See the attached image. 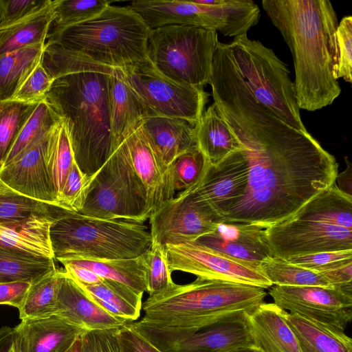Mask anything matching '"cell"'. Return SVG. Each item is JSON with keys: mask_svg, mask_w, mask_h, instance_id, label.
<instances>
[{"mask_svg": "<svg viewBox=\"0 0 352 352\" xmlns=\"http://www.w3.org/2000/svg\"><path fill=\"white\" fill-rule=\"evenodd\" d=\"M214 103L241 144L248 168L243 197L224 221L268 228L294 214L335 184L338 164L309 132L289 126L258 102L226 49L213 56Z\"/></svg>", "mask_w": 352, "mask_h": 352, "instance_id": "cell-1", "label": "cell"}, {"mask_svg": "<svg viewBox=\"0 0 352 352\" xmlns=\"http://www.w3.org/2000/svg\"><path fill=\"white\" fill-rule=\"evenodd\" d=\"M263 8L292 52L299 109L330 105L341 89L333 76L336 12L328 0H263Z\"/></svg>", "mask_w": 352, "mask_h": 352, "instance_id": "cell-2", "label": "cell"}, {"mask_svg": "<svg viewBox=\"0 0 352 352\" xmlns=\"http://www.w3.org/2000/svg\"><path fill=\"white\" fill-rule=\"evenodd\" d=\"M80 65L56 77L45 100L64 122L75 162L90 177L112 149L108 81L116 69L85 60Z\"/></svg>", "mask_w": 352, "mask_h": 352, "instance_id": "cell-3", "label": "cell"}, {"mask_svg": "<svg viewBox=\"0 0 352 352\" xmlns=\"http://www.w3.org/2000/svg\"><path fill=\"white\" fill-rule=\"evenodd\" d=\"M150 31L129 6L110 5L92 19L49 32L45 43L83 60L125 71L147 60Z\"/></svg>", "mask_w": 352, "mask_h": 352, "instance_id": "cell-4", "label": "cell"}, {"mask_svg": "<svg viewBox=\"0 0 352 352\" xmlns=\"http://www.w3.org/2000/svg\"><path fill=\"white\" fill-rule=\"evenodd\" d=\"M273 257L287 260L324 252L352 250V197L334 184L292 217L265 229Z\"/></svg>", "mask_w": 352, "mask_h": 352, "instance_id": "cell-5", "label": "cell"}, {"mask_svg": "<svg viewBox=\"0 0 352 352\" xmlns=\"http://www.w3.org/2000/svg\"><path fill=\"white\" fill-rule=\"evenodd\" d=\"M266 295L260 287L197 278L185 285L173 283L149 295L142 305V319L182 325L204 324L234 312H251L264 302Z\"/></svg>", "mask_w": 352, "mask_h": 352, "instance_id": "cell-6", "label": "cell"}, {"mask_svg": "<svg viewBox=\"0 0 352 352\" xmlns=\"http://www.w3.org/2000/svg\"><path fill=\"white\" fill-rule=\"evenodd\" d=\"M147 228L143 223L100 219L64 210L50 229L54 258L60 262L135 258L152 246Z\"/></svg>", "mask_w": 352, "mask_h": 352, "instance_id": "cell-7", "label": "cell"}, {"mask_svg": "<svg viewBox=\"0 0 352 352\" xmlns=\"http://www.w3.org/2000/svg\"><path fill=\"white\" fill-rule=\"evenodd\" d=\"M225 44L237 74L254 98L289 126L307 130L287 65L272 49L247 34Z\"/></svg>", "mask_w": 352, "mask_h": 352, "instance_id": "cell-8", "label": "cell"}, {"mask_svg": "<svg viewBox=\"0 0 352 352\" xmlns=\"http://www.w3.org/2000/svg\"><path fill=\"white\" fill-rule=\"evenodd\" d=\"M217 32L184 25L152 29L147 42V58L168 78L204 89L209 84Z\"/></svg>", "mask_w": 352, "mask_h": 352, "instance_id": "cell-9", "label": "cell"}, {"mask_svg": "<svg viewBox=\"0 0 352 352\" xmlns=\"http://www.w3.org/2000/svg\"><path fill=\"white\" fill-rule=\"evenodd\" d=\"M82 215L143 223L151 216L145 188L131 164L122 140L101 168L90 177Z\"/></svg>", "mask_w": 352, "mask_h": 352, "instance_id": "cell-10", "label": "cell"}, {"mask_svg": "<svg viewBox=\"0 0 352 352\" xmlns=\"http://www.w3.org/2000/svg\"><path fill=\"white\" fill-rule=\"evenodd\" d=\"M249 312L232 313L214 321L192 326L161 325L140 320L133 328L164 352H226L252 348Z\"/></svg>", "mask_w": 352, "mask_h": 352, "instance_id": "cell-11", "label": "cell"}, {"mask_svg": "<svg viewBox=\"0 0 352 352\" xmlns=\"http://www.w3.org/2000/svg\"><path fill=\"white\" fill-rule=\"evenodd\" d=\"M120 74L151 116L177 118L198 123L208 98L204 89L168 78L148 59L134 68L120 71Z\"/></svg>", "mask_w": 352, "mask_h": 352, "instance_id": "cell-12", "label": "cell"}, {"mask_svg": "<svg viewBox=\"0 0 352 352\" xmlns=\"http://www.w3.org/2000/svg\"><path fill=\"white\" fill-rule=\"evenodd\" d=\"M153 241L162 247L195 241L224 220L192 192L182 190L149 217Z\"/></svg>", "mask_w": 352, "mask_h": 352, "instance_id": "cell-13", "label": "cell"}, {"mask_svg": "<svg viewBox=\"0 0 352 352\" xmlns=\"http://www.w3.org/2000/svg\"><path fill=\"white\" fill-rule=\"evenodd\" d=\"M269 294L279 308L336 332L352 319V295L335 287L275 285Z\"/></svg>", "mask_w": 352, "mask_h": 352, "instance_id": "cell-14", "label": "cell"}, {"mask_svg": "<svg viewBox=\"0 0 352 352\" xmlns=\"http://www.w3.org/2000/svg\"><path fill=\"white\" fill-rule=\"evenodd\" d=\"M164 248L171 272L182 271L197 278L246 284L263 289L272 285L259 267L228 258L195 241L168 245Z\"/></svg>", "mask_w": 352, "mask_h": 352, "instance_id": "cell-15", "label": "cell"}, {"mask_svg": "<svg viewBox=\"0 0 352 352\" xmlns=\"http://www.w3.org/2000/svg\"><path fill=\"white\" fill-rule=\"evenodd\" d=\"M152 30L167 25L197 26L228 36L235 18L232 6L221 0L215 6L192 1L138 0L129 6Z\"/></svg>", "mask_w": 352, "mask_h": 352, "instance_id": "cell-16", "label": "cell"}, {"mask_svg": "<svg viewBox=\"0 0 352 352\" xmlns=\"http://www.w3.org/2000/svg\"><path fill=\"white\" fill-rule=\"evenodd\" d=\"M247 176V164L239 150L217 165L208 162L199 182L188 189L222 217L244 195Z\"/></svg>", "mask_w": 352, "mask_h": 352, "instance_id": "cell-17", "label": "cell"}, {"mask_svg": "<svg viewBox=\"0 0 352 352\" xmlns=\"http://www.w3.org/2000/svg\"><path fill=\"white\" fill-rule=\"evenodd\" d=\"M265 229L252 223L223 221L195 242L228 258L260 268L262 262L272 257Z\"/></svg>", "mask_w": 352, "mask_h": 352, "instance_id": "cell-18", "label": "cell"}, {"mask_svg": "<svg viewBox=\"0 0 352 352\" xmlns=\"http://www.w3.org/2000/svg\"><path fill=\"white\" fill-rule=\"evenodd\" d=\"M51 131L29 146L16 160L0 169V179L16 192L56 206L46 166Z\"/></svg>", "mask_w": 352, "mask_h": 352, "instance_id": "cell-19", "label": "cell"}, {"mask_svg": "<svg viewBox=\"0 0 352 352\" xmlns=\"http://www.w3.org/2000/svg\"><path fill=\"white\" fill-rule=\"evenodd\" d=\"M142 123L124 141L133 168L142 183L151 214L174 197L173 173L166 170L155 155Z\"/></svg>", "mask_w": 352, "mask_h": 352, "instance_id": "cell-20", "label": "cell"}, {"mask_svg": "<svg viewBox=\"0 0 352 352\" xmlns=\"http://www.w3.org/2000/svg\"><path fill=\"white\" fill-rule=\"evenodd\" d=\"M84 329L54 314L26 318L13 328V352H66Z\"/></svg>", "mask_w": 352, "mask_h": 352, "instance_id": "cell-21", "label": "cell"}, {"mask_svg": "<svg viewBox=\"0 0 352 352\" xmlns=\"http://www.w3.org/2000/svg\"><path fill=\"white\" fill-rule=\"evenodd\" d=\"M141 125L157 160L172 173V164L179 156L198 148L197 124L188 120L151 116L144 119Z\"/></svg>", "mask_w": 352, "mask_h": 352, "instance_id": "cell-22", "label": "cell"}, {"mask_svg": "<svg viewBox=\"0 0 352 352\" xmlns=\"http://www.w3.org/2000/svg\"><path fill=\"white\" fill-rule=\"evenodd\" d=\"M55 314L85 331L114 329L126 324L95 302L65 270L57 293Z\"/></svg>", "mask_w": 352, "mask_h": 352, "instance_id": "cell-23", "label": "cell"}, {"mask_svg": "<svg viewBox=\"0 0 352 352\" xmlns=\"http://www.w3.org/2000/svg\"><path fill=\"white\" fill-rule=\"evenodd\" d=\"M252 349L257 352H302L298 340L274 303L263 302L247 316Z\"/></svg>", "mask_w": 352, "mask_h": 352, "instance_id": "cell-24", "label": "cell"}, {"mask_svg": "<svg viewBox=\"0 0 352 352\" xmlns=\"http://www.w3.org/2000/svg\"><path fill=\"white\" fill-rule=\"evenodd\" d=\"M108 99L113 148L151 114L122 78L120 70L109 76Z\"/></svg>", "mask_w": 352, "mask_h": 352, "instance_id": "cell-25", "label": "cell"}, {"mask_svg": "<svg viewBox=\"0 0 352 352\" xmlns=\"http://www.w3.org/2000/svg\"><path fill=\"white\" fill-rule=\"evenodd\" d=\"M61 213L34 214L19 223L0 225V248L31 257L54 260L50 229Z\"/></svg>", "mask_w": 352, "mask_h": 352, "instance_id": "cell-26", "label": "cell"}, {"mask_svg": "<svg viewBox=\"0 0 352 352\" xmlns=\"http://www.w3.org/2000/svg\"><path fill=\"white\" fill-rule=\"evenodd\" d=\"M197 147L211 165H217L241 146L213 102L196 126Z\"/></svg>", "mask_w": 352, "mask_h": 352, "instance_id": "cell-27", "label": "cell"}, {"mask_svg": "<svg viewBox=\"0 0 352 352\" xmlns=\"http://www.w3.org/2000/svg\"><path fill=\"white\" fill-rule=\"evenodd\" d=\"M148 252L140 256L125 259H69L71 264L91 270L102 279L116 281L142 294L147 292L148 274Z\"/></svg>", "mask_w": 352, "mask_h": 352, "instance_id": "cell-28", "label": "cell"}, {"mask_svg": "<svg viewBox=\"0 0 352 352\" xmlns=\"http://www.w3.org/2000/svg\"><path fill=\"white\" fill-rule=\"evenodd\" d=\"M76 283L95 302L123 322L131 323L139 318L142 294L128 286L107 279L94 285Z\"/></svg>", "mask_w": 352, "mask_h": 352, "instance_id": "cell-29", "label": "cell"}, {"mask_svg": "<svg viewBox=\"0 0 352 352\" xmlns=\"http://www.w3.org/2000/svg\"><path fill=\"white\" fill-rule=\"evenodd\" d=\"M283 316L294 333L302 352H352V340L283 309Z\"/></svg>", "mask_w": 352, "mask_h": 352, "instance_id": "cell-30", "label": "cell"}, {"mask_svg": "<svg viewBox=\"0 0 352 352\" xmlns=\"http://www.w3.org/2000/svg\"><path fill=\"white\" fill-rule=\"evenodd\" d=\"M56 1L20 22L0 28V56L29 45L45 43L53 21Z\"/></svg>", "mask_w": 352, "mask_h": 352, "instance_id": "cell-31", "label": "cell"}, {"mask_svg": "<svg viewBox=\"0 0 352 352\" xmlns=\"http://www.w3.org/2000/svg\"><path fill=\"white\" fill-rule=\"evenodd\" d=\"M45 43L29 45L0 56V100H10L41 62Z\"/></svg>", "mask_w": 352, "mask_h": 352, "instance_id": "cell-32", "label": "cell"}, {"mask_svg": "<svg viewBox=\"0 0 352 352\" xmlns=\"http://www.w3.org/2000/svg\"><path fill=\"white\" fill-rule=\"evenodd\" d=\"M74 162L69 135L61 120L51 131L46 150L47 170L56 204L67 176Z\"/></svg>", "mask_w": 352, "mask_h": 352, "instance_id": "cell-33", "label": "cell"}, {"mask_svg": "<svg viewBox=\"0 0 352 352\" xmlns=\"http://www.w3.org/2000/svg\"><path fill=\"white\" fill-rule=\"evenodd\" d=\"M63 273L64 270L56 268L31 283L19 309L21 320L47 317L56 314L57 293Z\"/></svg>", "mask_w": 352, "mask_h": 352, "instance_id": "cell-34", "label": "cell"}, {"mask_svg": "<svg viewBox=\"0 0 352 352\" xmlns=\"http://www.w3.org/2000/svg\"><path fill=\"white\" fill-rule=\"evenodd\" d=\"M55 269L54 259L31 257L0 248V283H32Z\"/></svg>", "mask_w": 352, "mask_h": 352, "instance_id": "cell-35", "label": "cell"}, {"mask_svg": "<svg viewBox=\"0 0 352 352\" xmlns=\"http://www.w3.org/2000/svg\"><path fill=\"white\" fill-rule=\"evenodd\" d=\"M61 120L45 100L40 102L15 140L3 167L16 160L29 146L47 135Z\"/></svg>", "mask_w": 352, "mask_h": 352, "instance_id": "cell-36", "label": "cell"}, {"mask_svg": "<svg viewBox=\"0 0 352 352\" xmlns=\"http://www.w3.org/2000/svg\"><path fill=\"white\" fill-rule=\"evenodd\" d=\"M260 270L275 285L332 287L321 274L276 257L262 262Z\"/></svg>", "mask_w": 352, "mask_h": 352, "instance_id": "cell-37", "label": "cell"}, {"mask_svg": "<svg viewBox=\"0 0 352 352\" xmlns=\"http://www.w3.org/2000/svg\"><path fill=\"white\" fill-rule=\"evenodd\" d=\"M38 103L0 100V169L23 126Z\"/></svg>", "mask_w": 352, "mask_h": 352, "instance_id": "cell-38", "label": "cell"}, {"mask_svg": "<svg viewBox=\"0 0 352 352\" xmlns=\"http://www.w3.org/2000/svg\"><path fill=\"white\" fill-rule=\"evenodd\" d=\"M63 210L14 192L0 197V225L19 223L34 214L58 215Z\"/></svg>", "mask_w": 352, "mask_h": 352, "instance_id": "cell-39", "label": "cell"}, {"mask_svg": "<svg viewBox=\"0 0 352 352\" xmlns=\"http://www.w3.org/2000/svg\"><path fill=\"white\" fill-rule=\"evenodd\" d=\"M111 1L107 0H56L50 31L87 21L100 14Z\"/></svg>", "mask_w": 352, "mask_h": 352, "instance_id": "cell-40", "label": "cell"}, {"mask_svg": "<svg viewBox=\"0 0 352 352\" xmlns=\"http://www.w3.org/2000/svg\"><path fill=\"white\" fill-rule=\"evenodd\" d=\"M208 164L207 159L199 148L179 156L172 164L175 191L184 190L196 185L201 179Z\"/></svg>", "mask_w": 352, "mask_h": 352, "instance_id": "cell-41", "label": "cell"}, {"mask_svg": "<svg viewBox=\"0 0 352 352\" xmlns=\"http://www.w3.org/2000/svg\"><path fill=\"white\" fill-rule=\"evenodd\" d=\"M352 16H344L338 23L335 32V65L333 76L336 79L343 78L352 81Z\"/></svg>", "mask_w": 352, "mask_h": 352, "instance_id": "cell-42", "label": "cell"}, {"mask_svg": "<svg viewBox=\"0 0 352 352\" xmlns=\"http://www.w3.org/2000/svg\"><path fill=\"white\" fill-rule=\"evenodd\" d=\"M90 177L85 175L76 162L67 176L56 206L63 209L78 212L85 199Z\"/></svg>", "mask_w": 352, "mask_h": 352, "instance_id": "cell-43", "label": "cell"}, {"mask_svg": "<svg viewBox=\"0 0 352 352\" xmlns=\"http://www.w3.org/2000/svg\"><path fill=\"white\" fill-rule=\"evenodd\" d=\"M54 80L41 62L10 100L25 103H39L45 99Z\"/></svg>", "mask_w": 352, "mask_h": 352, "instance_id": "cell-44", "label": "cell"}, {"mask_svg": "<svg viewBox=\"0 0 352 352\" xmlns=\"http://www.w3.org/2000/svg\"><path fill=\"white\" fill-rule=\"evenodd\" d=\"M286 261L320 274L352 263V250L319 252L294 256Z\"/></svg>", "mask_w": 352, "mask_h": 352, "instance_id": "cell-45", "label": "cell"}, {"mask_svg": "<svg viewBox=\"0 0 352 352\" xmlns=\"http://www.w3.org/2000/svg\"><path fill=\"white\" fill-rule=\"evenodd\" d=\"M148 254V274L146 292L151 295L163 290L174 282L166 261L164 248L153 241Z\"/></svg>", "mask_w": 352, "mask_h": 352, "instance_id": "cell-46", "label": "cell"}, {"mask_svg": "<svg viewBox=\"0 0 352 352\" xmlns=\"http://www.w3.org/2000/svg\"><path fill=\"white\" fill-rule=\"evenodd\" d=\"M52 0H0V28L20 22L48 7Z\"/></svg>", "mask_w": 352, "mask_h": 352, "instance_id": "cell-47", "label": "cell"}, {"mask_svg": "<svg viewBox=\"0 0 352 352\" xmlns=\"http://www.w3.org/2000/svg\"><path fill=\"white\" fill-rule=\"evenodd\" d=\"M118 328L84 331L82 352H127L120 340Z\"/></svg>", "mask_w": 352, "mask_h": 352, "instance_id": "cell-48", "label": "cell"}, {"mask_svg": "<svg viewBox=\"0 0 352 352\" xmlns=\"http://www.w3.org/2000/svg\"><path fill=\"white\" fill-rule=\"evenodd\" d=\"M118 335L122 345L127 352H164L138 332L131 323L120 327Z\"/></svg>", "mask_w": 352, "mask_h": 352, "instance_id": "cell-49", "label": "cell"}, {"mask_svg": "<svg viewBox=\"0 0 352 352\" xmlns=\"http://www.w3.org/2000/svg\"><path fill=\"white\" fill-rule=\"evenodd\" d=\"M30 282L14 281L0 283V305H8L19 309L31 285Z\"/></svg>", "mask_w": 352, "mask_h": 352, "instance_id": "cell-50", "label": "cell"}, {"mask_svg": "<svg viewBox=\"0 0 352 352\" xmlns=\"http://www.w3.org/2000/svg\"><path fill=\"white\" fill-rule=\"evenodd\" d=\"M332 287L352 295V263L320 273Z\"/></svg>", "mask_w": 352, "mask_h": 352, "instance_id": "cell-51", "label": "cell"}, {"mask_svg": "<svg viewBox=\"0 0 352 352\" xmlns=\"http://www.w3.org/2000/svg\"><path fill=\"white\" fill-rule=\"evenodd\" d=\"M65 272L76 283L85 285H94L102 282L103 279L91 270L63 261Z\"/></svg>", "mask_w": 352, "mask_h": 352, "instance_id": "cell-52", "label": "cell"}, {"mask_svg": "<svg viewBox=\"0 0 352 352\" xmlns=\"http://www.w3.org/2000/svg\"><path fill=\"white\" fill-rule=\"evenodd\" d=\"M345 160L347 167L341 173H338L336 180L338 186H336L346 195L352 197V168L349 160L345 157Z\"/></svg>", "mask_w": 352, "mask_h": 352, "instance_id": "cell-53", "label": "cell"}, {"mask_svg": "<svg viewBox=\"0 0 352 352\" xmlns=\"http://www.w3.org/2000/svg\"><path fill=\"white\" fill-rule=\"evenodd\" d=\"M13 344V328L3 326L0 328V352H10Z\"/></svg>", "mask_w": 352, "mask_h": 352, "instance_id": "cell-54", "label": "cell"}, {"mask_svg": "<svg viewBox=\"0 0 352 352\" xmlns=\"http://www.w3.org/2000/svg\"><path fill=\"white\" fill-rule=\"evenodd\" d=\"M66 352H82L81 336L76 340L74 344Z\"/></svg>", "mask_w": 352, "mask_h": 352, "instance_id": "cell-55", "label": "cell"}, {"mask_svg": "<svg viewBox=\"0 0 352 352\" xmlns=\"http://www.w3.org/2000/svg\"><path fill=\"white\" fill-rule=\"evenodd\" d=\"M14 191L4 184L0 179V197L7 195Z\"/></svg>", "mask_w": 352, "mask_h": 352, "instance_id": "cell-56", "label": "cell"}, {"mask_svg": "<svg viewBox=\"0 0 352 352\" xmlns=\"http://www.w3.org/2000/svg\"><path fill=\"white\" fill-rule=\"evenodd\" d=\"M226 352H254V350L252 348L245 347V348H239L233 350H230Z\"/></svg>", "mask_w": 352, "mask_h": 352, "instance_id": "cell-57", "label": "cell"}, {"mask_svg": "<svg viewBox=\"0 0 352 352\" xmlns=\"http://www.w3.org/2000/svg\"><path fill=\"white\" fill-rule=\"evenodd\" d=\"M254 352H257V351L254 350Z\"/></svg>", "mask_w": 352, "mask_h": 352, "instance_id": "cell-58", "label": "cell"}, {"mask_svg": "<svg viewBox=\"0 0 352 352\" xmlns=\"http://www.w3.org/2000/svg\"><path fill=\"white\" fill-rule=\"evenodd\" d=\"M10 352H13L12 350Z\"/></svg>", "mask_w": 352, "mask_h": 352, "instance_id": "cell-59", "label": "cell"}]
</instances>
